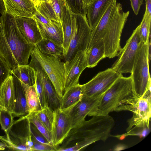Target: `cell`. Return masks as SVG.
<instances>
[{"label":"cell","mask_w":151,"mask_h":151,"mask_svg":"<svg viewBox=\"0 0 151 151\" xmlns=\"http://www.w3.org/2000/svg\"><path fill=\"white\" fill-rule=\"evenodd\" d=\"M84 2L86 5V7L90 5V4L91 3V2L93 0H83Z\"/></svg>","instance_id":"cell-45"},{"label":"cell","mask_w":151,"mask_h":151,"mask_svg":"<svg viewBox=\"0 0 151 151\" xmlns=\"http://www.w3.org/2000/svg\"><path fill=\"white\" fill-rule=\"evenodd\" d=\"M51 0H44V1H50Z\"/></svg>","instance_id":"cell-46"},{"label":"cell","mask_w":151,"mask_h":151,"mask_svg":"<svg viewBox=\"0 0 151 151\" xmlns=\"http://www.w3.org/2000/svg\"><path fill=\"white\" fill-rule=\"evenodd\" d=\"M33 145L32 147L33 151H57V148L52 144H49L40 142L32 136Z\"/></svg>","instance_id":"cell-37"},{"label":"cell","mask_w":151,"mask_h":151,"mask_svg":"<svg viewBox=\"0 0 151 151\" xmlns=\"http://www.w3.org/2000/svg\"><path fill=\"white\" fill-rule=\"evenodd\" d=\"M11 74L15 75L21 81L29 86L35 85L36 72L28 64L18 65L11 70Z\"/></svg>","instance_id":"cell-27"},{"label":"cell","mask_w":151,"mask_h":151,"mask_svg":"<svg viewBox=\"0 0 151 151\" xmlns=\"http://www.w3.org/2000/svg\"><path fill=\"white\" fill-rule=\"evenodd\" d=\"M122 76L111 68L99 72L91 80L82 85L83 96L93 97L104 93Z\"/></svg>","instance_id":"cell-10"},{"label":"cell","mask_w":151,"mask_h":151,"mask_svg":"<svg viewBox=\"0 0 151 151\" xmlns=\"http://www.w3.org/2000/svg\"><path fill=\"white\" fill-rule=\"evenodd\" d=\"M15 105V98L13 83V76L10 75L0 89V109L8 111L12 114Z\"/></svg>","instance_id":"cell-22"},{"label":"cell","mask_w":151,"mask_h":151,"mask_svg":"<svg viewBox=\"0 0 151 151\" xmlns=\"http://www.w3.org/2000/svg\"><path fill=\"white\" fill-rule=\"evenodd\" d=\"M146 9L145 13L151 17V0H145Z\"/></svg>","instance_id":"cell-41"},{"label":"cell","mask_w":151,"mask_h":151,"mask_svg":"<svg viewBox=\"0 0 151 151\" xmlns=\"http://www.w3.org/2000/svg\"><path fill=\"white\" fill-rule=\"evenodd\" d=\"M0 56L12 70L18 65L3 35L0 32Z\"/></svg>","instance_id":"cell-30"},{"label":"cell","mask_w":151,"mask_h":151,"mask_svg":"<svg viewBox=\"0 0 151 151\" xmlns=\"http://www.w3.org/2000/svg\"><path fill=\"white\" fill-rule=\"evenodd\" d=\"M71 109L62 110L59 108L54 111L51 136L52 143L57 148L58 146L61 144L72 128V120L69 114Z\"/></svg>","instance_id":"cell-12"},{"label":"cell","mask_w":151,"mask_h":151,"mask_svg":"<svg viewBox=\"0 0 151 151\" xmlns=\"http://www.w3.org/2000/svg\"><path fill=\"white\" fill-rule=\"evenodd\" d=\"M129 111L133 116L128 120L127 132L133 127L149 128L151 117V89L140 97L133 91L123 99L114 111Z\"/></svg>","instance_id":"cell-3"},{"label":"cell","mask_w":151,"mask_h":151,"mask_svg":"<svg viewBox=\"0 0 151 151\" xmlns=\"http://www.w3.org/2000/svg\"><path fill=\"white\" fill-rule=\"evenodd\" d=\"M104 93L93 97L83 96L81 100L70 109L69 114L72 128L84 121L87 115L91 116L98 106Z\"/></svg>","instance_id":"cell-14"},{"label":"cell","mask_w":151,"mask_h":151,"mask_svg":"<svg viewBox=\"0 0 151 151\" xmlns=\"http://www.w3.org/2000/svg\"><path fill=\"white\" fill-rule=\"evenodd\" d=\"M151 17L145 13L139 25V33L141 42L147 44L150 42L149 37L150 36Z\"/></svg>","instance_id":"cell-32"},{"label":"cell","mask_w":151,"mask_h":151,"mask_svg":"<svg viewBox=\"0 0 151 151\" xmlns=\"http://www.w3.org/2000/svg\"><path fill=\"white\" fill-rule=\"evenodd\" d=\"M117 4V0H111L109 4L98 24L92 30L88 48L104 38L116 10Z\"/></svg>","instance_id":"cell-15"},{"label":"cell","mask_w":151,"mask_h":151,"mask_svg":"<svg viewBox=\"0 0 151 151\" xmlns=\"http://www.w3.org/2000/svg\"><path fill=\"white\" fill-rule=\"evenodd\" d=\"M21 33L29 43L35 45L42 37L37 23L33 17H15Z\"/></svg>","instance_id":"cell-17"},{"label":"cell","mask_w":151,"mask_h":151,"mask_svg":"<svg viewBox=\"0 0 151 151\" xmlns=\"http://www.w3.org/2000/svg\"><path fill=\"white\" fill-rule=\"evenodd\" d=\"M21 82L24 91L29 113L37 111L41 109L42 108L35 85L29 86Z\"/></svg>","instance_id":"cell-28"},{"label":"cell","mask_w":151,"mask_h":151,"mask_svg":"<svg viewBox=\"0 0 151 151\" xmlns=\"http://www.w3.org/2000/svg\"><path fill=\"white\" fill-rule=\"evenodd\" d=\"M36 80L35 86L39 99L42 109L47 104L40 78L36 71Z\"/></svg>","instance_id":"cell-36"},{"label":"cell","mask_w":151,"mask_h":151,"mask_svg":"<svg viewBox=\"0 0 151 151\" xmlns=\"http://www.w3.org/2000/svg\"><path fill=\"white\" fill-rule=\"evenodd\" d=\"M115 124L109 115H96L72 128L57 151H78L99 141H105Z\"/></svg>","instance_id":"cell-1"},{"label":"cell","mask_w":151,"mask_h":151,"mask_svg":"<svg viewBox=\"0 0 151 151\" xmlns=\"http://www.w3.org/2000/svg\"><path fill=\"white\" fill-rule=\"evenodd\" d=\"M66 4L65 0H51L42 2L36 6L35 9L49 21L54 20L61 22Z\"/></svg>","instance_id":"cell-18"},{"label":"cell","mask_w":151,"mask_h":151,"mask_svg":"<svg viewBox=\"0 0 151 151\" xmlns=\"http://www.w3.org/2000/svg\"><path fill=\"white\" fill-rule=\"evenodd\" d=\"M63 32V56L65 57L68 51L75 28L74 14L66 4L65 7L61 21Z\"/></svg>","instance_id":"cell-20"},{"label":"cell","mask_w":151,"mask_h":151,"mask_svg":"<svg viewBox=\"0 0 151 151\" xmlns=\"http://www.w3.org/2000/svg\"><path fill=\"white\" fill-rule=\"evenodd\" d=\"M35 4V6L38 5L42 2L44 1V0H30Z\"/></svg>","instance_id":"cell-43"},{"label":"cell","mask_w":151,"mask_h":151,"mask_svg":"<svg viewBox=\"0 0 151 151\" xmlns=\"http://www.w3.org/2000/svg\"><path fill=\"white\" fill-rule=\"evenodd\" d=\"M72 12L76 14L86 16L87 7L83 0H65Z\"/></svg>","instance_id":"cell-35"},{"label":"cell","mask_w":151,"mask_h":151,"mask_svg":"<svg viewBox=\"0 0 151 151\" xmlns=\"http://www.w3.org/2000/svg\"><path fill=\"white\" fill-rule=\"evenodd\" d=\"M129 14L124 12L120 3H117L116 10L103 38L106 57L109 58L119 56L122 49L120 38L122 32Z\"/></svg>","instance_id":"cell-7"},{"label":"cell","mask_w":151,"mask_h":151,"mask_svg":"<svg viewBox=\"0 0 151 151\" xmlns=\"http://www.w3.org/2000/svg\"><path fill=\"white\" fill-rule=\"evenodd\" d=\"M10 74H11V69L0 56V89Z\"/></svg>","instance_id":"cell-38"},{"label":"cell","mask_w":151,"mask_h":151,"mask_svg":"<svg viewBox=\"0 0 151 151\" xmlns=\"http://www.w3.org/2000/svg\"><path fill=\"white\" fill-rule=\"evenodd\" d=\"M39 63L47 75H65V63L57 56L48 55L41 52L36 45L31 54Z\"/></svg>","instance_id":"cell-16"},{"label":"cell","mask_w":151,"mask_h":151,"mask_svg":"<svg viewBox=\"0 0 151 151\" xmlns=\"http://www.w3.org/2000/svg\"><path fill=\"white\" fill-rule=\"evenodd\" d=\"M35 113L51 135L54 119V111L47 105Z\"/></svg>","instance_id":"cell-31"},{"label":"cell","mask_w":151,"mask_h":151,"mask_svg":"<svg viewBox=\"0 0 151 151\" xmlns=\"http://www.w3.org/2000/svg\"><path fill=\"white\" fill-rule=\"evenodd\" d=\"M86 51H78L70 61L65 62L64 92L79 84L80 76L88 67Z\"/></svg>","instance_id":"cell-11"},{"label":"cell","mask_w":151,"mask_h":151,"mask_svg":"<svg viewBox=\"0 0 151 151\" xmlns=\"http://www.w3.org/2000/svg\"><path fill=\"white\" fill-rule=\"evenodd\" d=\"M6 12V9L3 0H0V13L2 15Z\"/></svg>","instance_id":"cell-42"},{"label":"cell","mask_w":151,"mask_h":151,"mask_svg":"<svg viewBox=\"0 0 151 151\" xmlns=\"http://www.w3.org/2000/svg\"><path fill=\"white\" fill-rule=\"evenodd\" d=\"M86 52L87 68H92L96 66L101 60L106 58L103 39L88 48Z\"/></svg>","instance_id":"cell-26"},{"label":"cell","mask_w":151,"mask_h":151,"mask_svg":"<svg viewBox=\"0 0 151 151\" xmlns=\"http://www.w3.org/2000/svg\"><path fill=\"white\" fill-rule=\"evenodd\" d=\"M132 91L131 76H120L104 93L98 106L91 116L109 115Z\"/></svg>","instance_id":"cell-5"},{"label":"cell","mask_w":151,"mask_h":151,"mask_svg":"<svg viewBox=\"0 0 151 151\" xmlns=\"http://www.w3.org/2000/svg\"><path fill=\"white\" fill-rule=\"evenodd\" d=\"M0 32L3 35L18 65L28 64L35 45L28 42L20 32L15 17L5 12L0 17Z\"/></svg>","instance_id":"cell-2"},{"label":"cell","mask_w":151,"mask_h":151,"mask_svg":"<svg viewBox=\"0 0 151 151\" xmlns=\"http://www.w3.org/2000/svg\"><path fill=\"white\" fill-rule=\"evenodd\" d=\"M35 19L42 38L63 46V32L61 22L51 20L49 24H44Z\"/></svg>","instance_id":"cell-19"},{"label":"cell","mask_w":151,"mask_h":151,"mask_svg":"<svg viewBox=\"0 0 151 151\" xmlns=\"http://www.w3.org/2000/svg\"><path fill=\"white\" fill-rule=\"evenodd\" d=\"M14 118L11 112L4 109H0V124L5 133L12 125L14 121Z\"/></svg>","instance_id":"cell-34"},{"label":"cell","mask_w":151,"mask_h":151,"mask_svg":"<svg viewBox=\"0 0 151 151\" xmlns=\"http://www.w3.org/2000/svg\"><path fill=\"white\" fill-rule=\"evenodd\" d=\"M139 29L138 25L127 41L125 45L122 48L119 58L111 68L118 73L122 75L132 72L135 55L141 42Z\"/></svg>","instance_id":"cell-9"},{"label":"cell","mask_w":151,"mask_h":151,"mask_svg":"<svg viewBox=\"0 0 151 151\" xmlns=\"http://www.w3.org/2000/svg\"><path fill=\"white\" fill-rule=\"evenodd\" d=\"M150 42L145 44L141 41L136 55L130 76L133 92L140 97L151 89V81L149 64Z\"/></svg>","instance_id":"cell-4"},{"label":"cell","mask_w":151,"mask_h":151,"mask_svg":"<svg viewBox=\"0 0 151 151\" xmlns=\"http://www.w3.org/2000/svg\"><path fill=\"white\" fill-rule=\"evenodd\" d=\"M30 123L25 116L14 120L6 134L0 135V140L4 143L10 150L32 151Z\"/></svg>","instance_id":"cell-6"},{"label":"cell","mask_w":151,"mask_h":151,"mask_svg":"<svg viewBox=\"0 0 151 151\" xmlns=\"http://www.w3.org/2000/svg\"><path fill=\"white\" fill-rule=\"evenodd\" d=\"M6 12L14 17H33L35 5L30 0H3Z\"/></svg>","instance_id":"cell-21"},{"label":"cell","mask_w":151,"mask_h":151,"mask_svg":"<svg viewBox=\"0 0 151 151\" xmlns=\"http://www.w3.org/2000/svg\"><path fill=\"white\" fill-rule=\"evenodd\" d=\"M13 83L15 98V105L12 113L14 117H21L29 113L24 91L20 80L14 75Z\"/></svg>","instance_id":"cell-23"},{"label":"cell","mask_w":151,"mask_h":151,"mask_svg":"<svg viewBox=\"0 0 151 151\" xmlns=\"http://www.w3.org/2000/svg\"><path fill=\"white\" fill-rule=\"evenodd\" d=\"M31 55V60L28 65L39 75L47 104L54 111L60 108L61 100L46 73L34 56L32 54Z\"/></svg>","instance_id":"cell-13"},{"label":"cell","mask_w":151,"mask_h":151,"mask_svg":"<svg viewBox=\"0 0 151 151\" xmlns=\"http://www.w3.org/2000/svg\"><path fill=\"white\" fill-rule=\"evenodd\" d=\"M30 123V130L32 136L40 142L47 144H52L48 140L33 124Z\"/></svg>","instance_id":"cell-39"},{"label":"cell","mask_w":151,"mask_h":151,"mask_svg":"<svg viewBox=\"0 0 151 151\" xmlns=\"http://www.w3.org/2000/svg\"><path fill=\"white\" fill-rule=\"evenodd\" d=\"M25 116L29 122L33 124L48 140L52 144L50 134L38 118L35 112L29 113Z\"/></svg>","instance_id":"cell-33"},{"label":"cell","mask_w":151,"mask_h":151,"mask_svg":"<svg viewBox=\"0 0 151 151\" xmlns=\"http://www.w3.org/2000/svg\"><path fill=\"white\" fill-rule=\"evenodd\" d=\"M111 0H93L87 8L86 17L92 30L95 28Z\"/></svg>","instance_id":"cell-24"},{"label":"cell","mask_w":151,"mask_h":151,"mask_svg":"<svg viewBox=\"0 0 151 151\" xmlns=\"http://www.w3.org/2000/svg\"><path fill=\"white\" fill-rule=\"evenodd\" d=\"M83 95L82 85L78 84L70 88L64 93L60 109L62 110L72 109L81 100Z\"/></svg>","instance_id":"cell-25"},{"label":"cell","mask_w":151,"mask_h":151,"mask_svg":"<svg viewBox=\"0 0 151 151\" xmlns=\"http://www.w3.org/2000/svg\"><path fill=\"white\" fill-rule=\"evenodd\" d=\"M6 147L5 144L3 142H0V150H4Z\"/></svg>","instance_id":"cell-44"},{"label":"cell","mask_w":151,"mask_h":151,"mask_svg":"<svg viewBox=\"0 0 151 151\" xmlns=\"http://www.w3.org/2000/svg\"><path fill=\"white\" fill-rule=\"evenodd\" d=\"M40 51L45 55L51 56H63V46L49 40L42 38L36 45Z\"/></svg>","instance_id":"cell-29"},{"label":"cell","mask_w":151,"mask_h":151,"mask_svg":"<svg viewBox=\"0 0 151 151\" xmlns=\"http://www.w3.org/2000/svg\"><path fill=\"white\" fill-rule=\"evenodd\" d=\"M75 28L68 49L64 57L65 62L70 61L78 51L87 50L92 29L88 23L86 16L74 14Z\"/></svg>","instance_id":"cell-8"},{"label":"cell","mask_w":151,"mask_h":151,"mask_svg":"<svg viewBox=\"0 0 151 151\" xmlns=\"http://www.w3.org/2000/svg\"><path fill=\"white\" fill-rule=\"evenodd\" d=\"M143 0H130L132 9L134 13L138 14Z\"/></svg>","instance_id":"cell-40"}]
</instances>
